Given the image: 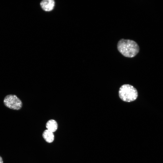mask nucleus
I'll return each instance as SVG.
<instances>
[{
	"label": "nucleus",
	"mask_w": 163,
	"mask_h": 163,
	"mask_svg": "<svg viewBox=\"0 0 163 163\" xmlns=\"http://www.w3.org/2000/svg\"><path fill=\"white\" fill-rule=\"evenodd\" d=\"M117 47L123 56L129 58L135 56L139 51V47L136 42L130 40L122 39L118 42Z\"/></svg>",
	"instance_id": "1"
},
{
	"label": "nucleus",
	"mask_w": 163,
	"mask_h": 163,
	"mask_svg": "<svg viewBox=\"0 0 163 163\" xmlns=\"http://www.w3.org/2000/svg\"><path fill=\"white\" fill-rule=\"evenodd\" d=\"M119 95L123 101L130 102L136 100L138 96L136 89L129 84L122 85L119 91Z\"/></svg>",
	"instance_id": "2"
},
{
	"label": "nucleus",
	"mask_w": 163,
	"mask_h": 163,
	"mask_svg": "<svg viewBox=\"0 0 163 163\" xmlns=\"http://www.w3.org/2000/svg\"><path fill=\"white\" fill-rule=\"evenodd\" d=\"M3 102L7 107L14 110H19L22 106L21 100L14 94H11L6 96L4 99Z\"/></svg>",
	"instance_id": "3"
},
{
	"label": "nucleus",
	"mask_w": 163,
	"mask_h": 163,
	"mask_svg": "<svg viewBox=\"0 0 163 163\" xmlns=\"http://www.w3.org/2000/svg\"><path fill=\"white\" fill-rule=\"evenodd\" d=\"M55 2L53 0H43L40 2V5L42 9L46 11L52 10L54 7Z\"/></svg>",
	"instance_id": "4"
},
{
	"label": "nucleus",
	"mask_w": 163,
	"mask_h": 163,
	"mask_svg": "<svg viewBox=\"0 0 163 163\" xmlns=\"http://www.w3.org/2000/svg\"><path fill=\"white\" fill-rule=\"evenodd\" d=\"M42 136L45 141L49 143L53 142L54 140V136L53 133L48 129L45 130L43 132Z\"/></svg>",
	"instance_id": "5"
},
{
	"label": "nucleus",
	"mask_w": 163,
	"mask_h": 163,
	"mask_svg": "<svg viewBox=\"0 0 163 163\" xmlns=\"http://www.w3.org/2000/svg\"><path fill=\"white\" fill-rule=\"evenodd\" d=\"M58 127L57 122L54 120H49L46 124V127L47 129L53 133L56 131L58 129Z\"/></svg>",
	"instance_id": "6"
},
{
	"label": "nucleus",
	"mask_w": 163,
	"mask_h": 163,
	"mask_svg": "<svg viewBox=\"0 0 163 163\" xmlns=\"http://www.w3.org/2000/svg\"><path fill=\"white\" fill-rule=\"evenodd\" d=\"M0 163H3L2 158L1 156H0Z\"/></svg>",
	"instance_id": "7"
}]
</instances>
